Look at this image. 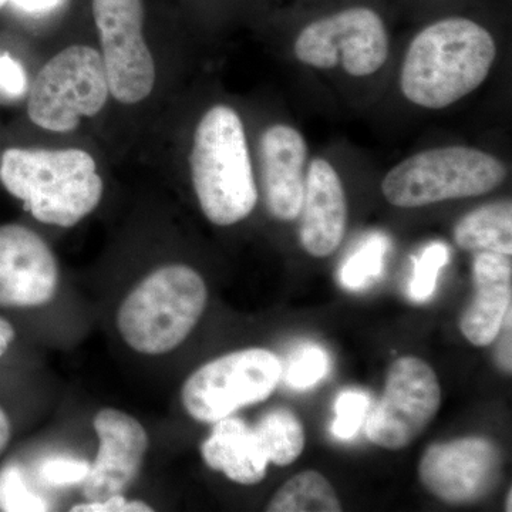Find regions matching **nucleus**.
<instances>
[{
  "label": "nucleus",
  "mask_w": 512,
  "mask_h": 512,
  "mask_svg": "<svg viewBox=\"0 0 512 512\" xmlns=\"http://www.w3.org/2000/svg\"><path fill=\"white\" fill-rule=\"evenodd\" d=\"M512 491H508L507 500H505V510L508 512L512 511Z\"/></svg>",
  "instance_id": "obj_33"
},
{
  "label": "nucleus",
  "mask_w": 512,
  "mask_h": 512,
  "mask_svg": "<svg viewBox=\"0 0 512 512\" xmlns=\"http://www.w3.org/2000/svg\"><path fill=\"white\" fill-rule=\"evenodd\" d=\"M370 410V397L360 390H345L335 403L336 417L332 423V433L336 439L352 440L365 423Z\"/></svg>",
  "instance_id": "obj_25"
},
{
  "label": "nucleus",
  "mask_w": 512,
  "mask_h": 512,
  "mask_svg": "<svg viewBox=\"0 0 512 512\" xmlns=\"http://www.w3.org/2000/svg\"><path fill=\"white\" fill-rule=\"evenodd\" d=\"M15 335V329L10 325V322L0 318V357L5 355L6 350L12 345L13 340H15Z\"/></svg>",
  "instance_id": "obj_31"
},
{
  "label": "nucleus",
  "mask_w": 512,
  "mask_h": 512,
  "mask_svg": "<svg viewBox=\"0 0 512 512\" xmlns=\"http://www.w3.org/2000/svg\"><path fill=\"white\" fill-rule=\"evenodd\" d=\"M28 74L18 60L0 55V92L10 97H20L28 92Z\"/></svg>",
  "instance_id": "obj_27"
},
{
  "label": "nucleus",
  "mask_w": 512,
  "mask_h": 512,
  "mask_svg": "<svg viewBox=\"0 0 512 512\" xmlns=\"http://www.w3.org/2000/svg\"><path fill=\"white\" fill-rule=\"evenodd\" d=\"M109 93L100 53L90 46H70L37 74L29 92L28 114L36 126L69 133L82 117L100 113Z\"/></svg>",
  "instance_id": "obj_7"
},
{
  "label": "nucleus",
  "mask_w": 512,
  "mask_h": 512,
  "mask_svg": "<svg viewBox=\"0 0 512 512\" xmlns=\"http://www.w3.org/2000/svg\"><path fill=\"white\" fill-rule=\"evenodd\" d=\"M269 512H340L338 494L318 471L291 478L266 507Z\"/></svg>",
  "instance_id": "obj_19"
},
{
  "label": "nucleus",
  "mask_w": 512,
  "mask_h": 512,
  "mask_svg": "<svg viewBox=\"0 0 512 512\" xmlns=\"http://www.w3.org/2000/svg\"><path fill=\"white\" fill-rule=\"evenodd\" d=\"M192 184L212 224H238L258 202L244 124L237 111L215 106L202 117L190 156Z\"/></svg>",
  "instance_id": "obj_3"
},
{
  "label": "nucleus",
  "mask_w": 512,
  "mask_h": 512,
  "mask_svg": "<svg viewBox=\"0 0 512 512\" xmlns=\"http://www.w3.org/2000/svg\"><path fill=\"white\" fill-rule=\"evenodd\" d=\"M389 248L390 241L386 235H369L340 268L339 281L343 288L363 291L379 281Z\"/></svg>",
  "instance_id": "obj_21"
},
{
  "label": "nucleus",
  "mask_w": 512,
  "mask_h": 512,
  "mask_svg": "<svg viewBox=\"0 0 512 512\" xmlns=\"http://www.w3.org/2000/svg\"><path fill=\"white\" fill-rule=\"evenodd\" d=\"M282 363L265 349H245L218 357L195 370L183 387L192 419L217 423L232 413L268 399L281 382Z\"/></svg>",
  "instance_id": "obj_8"
},
{
  "label": "nucleus",
  "mask_w": 512,
  "mask_h": 512,
  "mask_svg": "<svg viewBox=\"0 0 512 512\" xmlns=\"http://www.w3.org/2000/svg\"><path fill=\"white\" fill-rule=\"evenodd\" d=\"M202 458L212 470L242 485L261 483L269 460L256 439L254 427L235 417L218 420L202 443Z\"/></svg>",
  "instance_id": "obj_17"
},
{
  "label": "nucleus",
  "mask_w": 512,
  "mask_h": 512,
  "mask_svg": "<svg viewBox=\"0 0 512 512\" xmlns=\"http://www.w3.org/2000/svg\"><path fill=\"white\" fill-rule=\"evenodd\" d=\"M299 238L309 255L325 258L343 241L348 224L345 188L325 158H315L305 177Z\"/></svg>",
  "instance_id": "obj_15"
},
{
  "label": "nucleus",
  "mask_w": 512,
  "mask_h": 512,
  "mask_svg": "<svg viewBox=\"0 0 512 512\" xmlns=\"http://www.w3.org/2000/svg\"><path fill=\"white\" fill-rule=\"evenodd\" d=\"M207 299V286L198 272L185 265L163 266L127 296L117 326L131 349L164 355L188 338Z\"/></svg>",
  "instance_id": "obj_4"
},
{
  "label": "nucleus",
  "mask_w": 512,
  "mask_h": 512,
  "mask_svg": "<svg viewBox=\"0 0 512 512\" xmlns=\"http://www.w3.org/2000/svg\"><path fill=\"white\" fill-rule=\"evenodd\" d=\"M100 447L84 481L87 501L123 494L136 480L148 448L144 427L130 414L104 409L94 417Z\"/></svg>",
  "instance_id": "obj_13"
},
{
  "label": "nucleus",
  "mask_w": 512,
  "mask_h": 512,
  "mask_svg": "<svg viewBox=\"0 0 512 512\" xmlns=\"http://www.w3.org/2000/svg\"><path fill=\"white\" fill-rule=\"evenodd\" d=\"M473 274L476 295L461 316L460 329L471 345L484 348L498 338L512 308L511 256L476 252Z\"/></svg>",
  "instance_id": "obj_16"
},
{
  "label": "nucleus",
  "mask_w": 512,
  "mask_h": 512,
  "mask_svg": "<svg viewBox=\"0 0 512 512\" xmlns=\"http://www.w3.org/2000/svg\"><path fill=\"white\" fill-rule=\"evenodd\" d=\"M50 504L30 488L28 478L18 464H8L0 470V511L43 512Z\"/></svg>",
  "instance_id": "obj_23"
},
{
  "label": "nucleus",
  "mask_w": 512,
  "mask_h": 512,
  "mask_svg": "<svg viewBox=\"0 0 512 512\" xmlns=\"http://www.w3.org/2000/svg\"><path fill=\"white\" fill-rule=\"evenodd\" d=\"M448 261H450V248L440 241L431 242L414 259L413 276L409 285V295L413 302L429 301L436 292L440 272Z\"/></svg>",
  "instance_id": "obj_24"
},
{
  "label": "nucleus",
  "mask_w": 512,
  "mask_h": 512,
  "mask_svg": "<svg viewBox=\"0 0 512 512\" xmlns=\"http://www.w3.org/2000/svg\"><path fill=\"white\" fill-rule=\"evenodd\" d=\"M512 308L508 309L507 313H505V318L503 325H501L500 333V342H498L497 348V363L498 366L503 369V372L511 375L512 370Z\"/></svg>",
  "instance_id": "obj_29"
},
{
  "label": "nucleus",
  "mask_w": 512,
  "mask_h": 512,
  "mask_svg": "<svg viewBox=\"0 0 512 512\" xmlns=\"http://www.w3.org/2000/svg\"><path fill=\"white\" fill-rule=\"evenodd\" d=\"M64 0H0V8L5 5L15 6L16 9L29 15H46L62 6Z\"/></svg>",
  "instance_id": "obj_30"
},
{
  "label": "nucleus",
  "mask_w": 512,
  "mask_h": 512,
  "mask_svg": "<svg viewBox=\"0 0 512 512\" xmlns=\"http://www.w3.org/2000/svg\"><path fill=\"white\" fill-rule=\"evenodd\" d=\"M10 440V421L6 413L0 409V454L3 453Z\"/></svg>",
  "instance_id": "obj_32"
},
{
  "label": "nucleus",
  "mask_w": 512,
  "mask_h": 512,
  "mask_svg": "<svg viewBox=\"0 0 512 512\" xmlns=\"http://www.w3.org/2000/svg\"><path fill=\"white\" fill-rule=\"evenodd\" d=\"M454 241L471 252L512 255L511 201L493 202L468 212L454 228Z\"/></svg>",
  "instance_id": "obj_18"
},
{
  "label": "nucleus",
  "mask_w": 512,
  "mask_h": 512,
  "mask_svg": "<svg viewBox=\"0 0 512 512\" xmlns=\"http://www.w3.org/2000/svg\"><path fill=\"white\" fill-rule=\"evenodd\" d=\"M308 146L296 128L275 124L259 141L262 188L272 217L293 221L302 210Z\"/></svg>",
  "instance_id": "obj_14"
},
{
  "label": "nucleus",
  "mask_w": 512,
  "mask_h": 512,
  "mask_svg": "<svg viewBox=\"0 0 512 512\" xmlns=\"http://www.w3.org/2000/svg\"><path fill=\"white\" fill-rule=\"evenodd\" d=\"M73 512H150L153 508L143 501H127L123 494L101 501L74 505Z\"/></svg>",
  "instance_id": "obj_28"
},
{
  "label": "nucleus",
  "mask_w": 512,
  "mask_h": 512,
  "mask_svg": "<svg viewBox=\"0 0 512 512\" xmlns=\"http://www.w3.org/2000/svg\"><path fill=\"white\" fill-rule=\"evenodd\" d=\"M503 457L493 441L468 437L427 448L419 466L421 484L447 504L477 503L494 490Z\"/></svg>",
  "instance_id": "obj_11"
},
{
  "label": "nucleus",
  "mask_w": 512,
  "mask_h": 512,
  "mask_svg": "<svg viewBox=\"0 0 512 512\" xmlns=\"http://www.w3.org/2000/svg\"><path fill=\"white\" fill-rule=\"evenodd\" d=\"M389 32L382 13L365 2H352L316 16L296 37V59L315 69L342 66L353 77L382 69L389 57Z\"/></svg>",
  "instance_id": "obj_6"
},
{
  "label": "nucleus",
  "mask_w": 512,
  "mask_h": 512,
  "mask_svg": "<svg viewBox=\"0 0 512 512\" xmlns=\"http://www.w3.org/2000/svg\"><path fill=\"white\" fill-rule=\"evenodd\" d=\"M330 359L325 349L313 343H305L293 350L282 365L281 380L295 390H306L316 386L328 376Z\"/></svg>",
  "instance_id": "obj_22"
},
{
  "label": "nucleus",
  "mask_w": 512,
  "mask_h": 512,
  "mask_svg": "<svg viewBox=\"0 0 512 512\" xmlns=\"http://www.w3.org/2000/svg\"><path fill=\"white\" fill-rule=\"evenodd\" d=\"M440 403V383L431 366L419 357H400L390 366L382 399L367 413V439L389 450L410 446L436 417Z\"/></svg>",
  "instance_id": "obj_9"
},
{
  "label": "nucleus",
  "mask_w": 512,
  "mask_h": 512,
  "mask_svg": "<svg viewBox=\"0 0 512 512\" xmlns=\"http://www.w3.org/2000/svg\"><path fill=\"white\" fill-rule=\"evenodd\" d=\"M256 439L269 463L289 466L305 448V431L301 420L286 409L272 410L254 427Z\"/></svg>",
  "instance_id": "obj_20"
},
{
  "label": "nucleus",
  "mask_w": 512,
  "mask_h": 512,
  "mask_svg": "<svg viewBox=\"0 0 512 512\" xmlns=\"http://www.w3.org/2000/svg\"><path fill=\"white\" fill-rule=\"evenodd\" d=\"M92 8L110 93L120 103H140L156 83V66L143 35V0H93Z\"/></svg>",
  "instance_id": "obj_10"
},
{
  "label": "nucleus",
  "mask_w": 512,
  "mask_h": 512,
  "mask_svg": "<svg viewBox=\"0 0 512 512\" xmlns=\"http://www.w3.org/2000/svg\"><path fill=\"white\" fill-rule=\"evenodd\" d=\"M497 45L483 23L467 16L434 20L413 37L400 73V89L410 103L441 110L485 82Z\"/></svg>",
  "instance_id": "obj_1"
},
{
  "label": "nucleus",
  "mask_w": 512,
  "mask_h": 512,
  "mask_svg": "<svg viewBox=\"0 0 512 512\" xmlns=\"http://www.w3.org/2000/svg\"><path fill=\"white\" fill-rule=\"evenodd\" d=\"M92 464L82 458L70 456H50L36 467L40 483L49 487H69L83 484L90 473Z\"/></svg>",
  "instance_id": "obj_26"
},
{
  "label": "nucleus",
  "mask_w": 512,
  "mask_h": 512,
  "mask_svg": "<svg viewBox=\"0 0 512 512\" xmlns=\"http://www.w3.org/2000/svg\"><path fill=\"white\" fill-rule=\"evenodd\" d=\"M59 268L49 245L18 224L0 227V306L35 308L56 295Z\"/></svg>",
  "instance_id": "obj_12"
},
{
  "label": "nucleus",
  "mask_w": 512,
  "mask_h": 512,
  "mask_svg": "<svg viewBox=\"0 0 512 512\" xmlns=\"http://www.w3.org/2000/svg\"><path fill=\"white\" fill-rule=\"evenodd\" d=\"M507 177L503 161L478 148H431L406 158L387 173L384 198L399 208H419L448 200L480 197Z\"/></svg>",
  "instance_id": "obj_5"
},
{
  "label": "nucleus",
  "mask_w": 512,
  "mask_h": 512,
  "mask_svg": "<svg viewBox=\"0 0 512 512\" xmlns=\"http://www.w3.org/2000/svg\"><path fill=\"white\" fill-rule=\"evenodd\" d=\"M0 180L37 221L63 228L92 214L104 191L96 161L79 148H9L0 163Z\"/></svg>",
  "instance_id": "obj_2"
}]
</instances>
